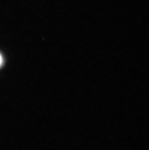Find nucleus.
<instances>
[{
    "mask_svg": "<svg viewBox=\"0 0 149 150\" xmlns=\"http://www.w3.org/2000/svg\"><path fill=\"white\" fill-rule=\"evenodd\" d=\"M1 62H2V58H1V55H0V65H1Z\"/></svg>",
    "mask_w": 149,
    "mask_h": 150,
    "instance_id": "1",
    "label": "nucleus"
}]
</instances>
